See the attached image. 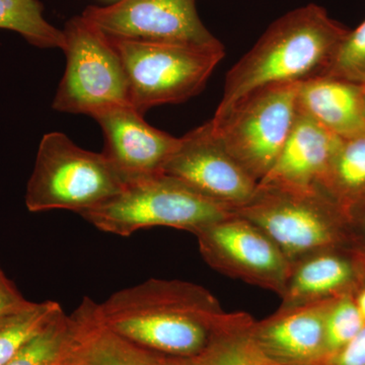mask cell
Returning a JSON list of instances; mask_svg holds the SVG:
<instances>
[{
    "label": "cell",
    "instance_id": "ac0fdd59",
    "mask_svg": "<svg viewBox=\"0 0 365 365\" xmlns=\"http://www.w3.org/2000/svg\"><path fill=\"white\" fill-rule=\"evenodd\" d=\"M319 189L347 215L365 202V131L341 138Z\"/></svg>",
    "mask_w": 365,
    "mask_h": 365
},
{
    "label": "cell",
    "instance_id": "3957f363",
    "mask_svg": "<svg viewBox=\"0 0 365 365\" xmlns=\"http://www.w3.org/2000/svg\"><path fill=\"white\" fill-rule=\"evenodd\" d=\"M126 182L102 153L83 150L66 134L51 132L41 140L26 206L31 212L64 209L81 215L116 197Z\"/></svg>",
    "mask_w": 365,
    "mask_h": 365
},
{
    "label": "cell",
    "instance_id": "44dd1931",
    "mask_svg": "<svg viewBox=\"0 0 365 365\" xmlns=\"http://www.w3.org/2000/svg\"><path fill=\"white\" fill-rule=\"evenodd\" d=\"M72 335L71 314H59L6 365H61Z\"/></svg>",
    "mask_w": 365,
    "mask_h": 365
},
{
    "label": "cell",
    "instance_id": "d4e9b609",
    "mask_svg": "<svg viewBox=\"0 0 365 365\" xmlns=\"http://www.w3.org/2000/svg\"><path fill=\"white\" fill-rule=\"evenodd\" d=\"M326 365H365V326L359 335L333 355Z\"/></svg>",
    "mask_w": 365,
    "mask_h": 365
},
{
    "label": "cell",
    "instance_id": "7c38bea8",
    "mask_svg": "<svg viewBox=\"0 0 365 365\" xmlns=\"http://www.w3.org/2000/svg\"><path fill=\"white\" fill-rule=\"evenodd\" d=\"M105 137L103 155L127 182L163 172L179 138L158 130L129 105L93 115Z\"/></svg>",
    "mask_w": 365,
    "mask_h": 365
},
{
    "label": "cell",
    "instance_id": "52a82bcc",
    "mask_svg": "<svg viewBox=\"0 0 365 365\" xmlns=\"http://www.w3.org/2000/svg\"><path fill=\"white\" fill-rule=\"evenodd\" d=\"M299 83H282L255 91L222 117L213 129L235 162L259 182L279 157L299 114Z\"/></svg>",
    "mask_w": 365,
    "mask_h": 365
},
{
    "label": "cell",
    "instance_id": "603a6c76",
    "mask_svg": "<svg viewBox=\"0 0 365 365\" xmlns=\"http://www.w3.org/2000/svg\"><path fill=\"white\" fill-rule=\"evenodd\" d=\"M364 326V319L355 304L354 294L335 297L329 307L326 317L328 360L349 344Z\"/></svg>",
    "mask_w": 365,
    "mask_h": 365
},
{
    "label": "cell",
    "instance_id": "30bf717a",
    "mask_svg": "<svg viewBox=\"0 0 365 365\" xmlns=\"http://www.w3.org/2000/svg\"><path fill=\"white\" fill-rule=\"evenodd\" d=\"M81 16L111 39L215 48L223 46L199 18L196 0H118Z\"/></svg>",
    "mask_w": 365,
    "mask_h": 365
},
{
    "label": "cell",
    "instance_id": "ffe728a7",
    "mask_svg": "<svg viewBox=\"0 0 365 365\" xmlns=\"http://www.w3.org/2000/svg\"><path fill=\"white\" fill-rule=\"evenodd\" d=\"M0 29L20 34L38 48L63 49L66 44L63 31L46 20L39 0H0Z\"/></svg>",
    "mask_w": 365,
    "mask_h": 365
},
{
    "label": "cell",
    "instance_id": "4316f807",
    "mask_svg": "<svg viewBox=\"0 0 365 365\" xmlns=\"http://www.w3.org/2000/svg\"><path fill=\"white\" fill-rule=\"evenodd\" d=\"M348 218L350 244L365 258V202L350 210Z\"/></svg>",
    "mask_w": 365,
    "mask_h": 365
},
{
    "label": "cell",
    "instance_id": "9a60e30c",
    "mask_svg": "<svg viewBox=\"0 0 365 365\" xmlns=\"http://www.w3.org/2000/svg\"><path fill=\"white\" fill-rule=\"evenodd\" d=\"M365 284V258L352 246L324 250L292 265L280 307L355 294Z\"/></svg>",
    "mask_w": 365,
    "mask_h": 365
},
{
    "label": "cell",
    "instance_id": "7402d4cb",
    "mask_svg": "<svg viewBox=\"0 0 365 365\" xmlns=\"http://www.w3.org/2000/svg\"><path fill=\"white\" fill-rule=\"evenodd\" d=\"M252 324L218 340L202 354L189 359L186 365H285L257 346L250 334Z\"/></svg>",
    "mask_w": 365,
    "mask_h": 365
},
{
    "label": "cell",
    "instance_id": "8992f818",
    "mask_svg": "<svg viewBox=\"0 0 365 365\" xmlns=\"http://www.w3.org/2000/svg\"><path fill=\"white\" fill-rule=\"evenodd\" d=\"M109 39L123 64L129 105L143 115L157 106L180 104L195 97L225 57L223 46Z\"/></svg>",
    "mask_w": 365,
    "mask_h": 365
},
{
    "label": "cell",
    "instance_id": "5b68a950",
    "mask_svg": "<svg viewBox=\"0 0 365 365\" xmlns=\"http://www.w3.org/2000/svg\"><path fill=\"white\" fill-rule=\"evenodd\" d=\"M234 213L260 227L292 265L324 250L351 246L347 213L321 190L257 186Z\"/></svg>",
    "mask_w": 365,
    "mask_h": 365
},
{
    "label": "cell",
    "instance_id": "277c9868",
    "mask_svg": "<svg viewBox=\"0 0 365 365\" xmlns=\"http://www.w3.org/2000/svg\"><path fill=\"white\" fill-rule=\"evenodd\" d=\"M232 213L234 209L158 173L130 180L116 197L81 216L102 232L130 237L143 228L155 227L194 234Z\"/></svg>",
    "mask_w": 365,
    "mask_h": 365
},
{
    "label": "cell",
    "instance_id": "f1b7e54d",
    "mask_svg": "<svg viewBox=\"0 0 365 365\" xmlns=\"http://www.w3.org/2000/svg\"><path fill=\"white\" fill-rule=\"evenodd\" d=\"M362 86V101H364V116H365V83Z\"/></svg>",
    "mask_w": 365,
    "mask_h": 365
},
{
    "label": "cell",
    "instance_id": "d6986e66",
    "mask_svg": "<svg viewBox=\"0 0 365 365\" xmlns=\"http://www.w3.org/2000/svg\"><path fill=\"white\" fill-rule=\"evenodd\" d=\"M63 312L58 302L46 300L31 302L23 309L0 317V365H6Z\"/></svg>",
    "mask_w": 365,
    "mask_h": 365
},
{
    "label": "cell",
    "instance_id": "9c48e42d",
    "mask_svg": "<svg viewBox=\"0 0 365 365\" xmlns=\"http://www.w3.org/2000/svg\"><path fill=\"white\" fill-rule=\"evenodd\" d=\"M194 235L201 256L211 268L282 294L292 264L260 227L232 213Z\"/></svg>",
    "mask_w": 365,
    "mask_h": 365
},
{
    "label": "cell",
    "instance_id": "cb8c5ba5",
    "mask_svg": "<svg viewBox=\"0 0 365 365\" xmlns=\"http://www.w3.org/2000/svg\"><path fill=\"white\" fill-rule=\"evenodd\" d=\"M324 76L365 83V20L346 34Z\"/></svg>",
    "mask_w": 365,
    "mask_h": 365
},
{
    "label": "cell",
    "instance_id": "5bb4252c",
    "mask_svg": "<svg viewBox=\"0 0 365 365\" xmlns=\"http://www.w3.org/2000/svg\"><path fill=\"white\" fill-rule=\"evenodd\" d=\"M72 335L61 365H186L132 342L106 325L98 304L85 297L71 314Z\"/></svg>",
    "mask_w": 365,
    "mask_h": 365
},
{
    "label": "cell",
    "instance_id": "e0dca14e",
    "mask_svg": "<svg viewBox=\"0 0 365 365\" xmlns=\"http://www.w3.org/2000/svg\"><path fill=\"white\" fill-rule=\"evenodd\" d=\"M297 108L334 135L346 138L365 131L362 86L319 76L300 83Z\"/></svg>",
    "mask_w": 365,
    "mask_h": 365
},
{
    "label": "cell",
    "instance_id": "7a4b0ae2",
    "mask_svg": "<svg viewBox=\"0 0 365 365\" xmlns=\"http://www.w3.org/2000/svg\"><path fill=\"white\" fill-rule=\"evenodd\" d=\"M348 31L317 4L281 16L227 72L215 117L255 91L324 76Z\"/></svg>",
    "mask_w": 365,
    "mask_h": 365
},
{
    "label": "cell",
    "instance_id": "6da1fadb",
    "mask_svg": "<svg viewBox=\"0 0 365 365\" xmlns=\"http://www.w3.org/2000/svg\"><path fill=\"white\" fill-rule=\"evenodd\" d=\"M98 311L106 325L132 342L184 359L254 322L246 313H227L201 285L153 278L115 292Z\"/></svg>",
    "mask_w": 365,
    "mask_h": 365
},
{
    "label": "cell",
    "instance_id": "f546056e",
    "mask_svg": "<svg viewBox=\"0 0 365 365\" xmlns=\"http://www.w3.org/2000/svg\"><path fill=\"white\" fill-rule=\"evenodd\" d=\"M0 271H1V269H0Z\"/></svg>",
    "mask_w": 365,
    "mask_h": 365
},
{
    "label": "cell",
    "instance_id": "2e32d148",
    "mask_svg": "<svg viewBox=\"0 0 365 365\" xmlns=\"http://www.w3.org/2000/svg\"><path fill=\"white\" fill-rule=\"evenodd\" d=\"M340 140L299 111L279 157L258 186L292 191L319 190Z\"/></svg>",
    "mask_w": 365,
    "mask_h": 365
},
{
    "label": "cell",
    "instance_id": "83f0119b",
    "mask_svg": "<svg viewBox=\"0 0 365 365\" xmlns=\"http://www.w3.org/2000/svg\"><path fill=\"white\" fill-rule=\"evenodd\" d=\"M355 304L365 322V284L354 294Z\"/></svg>",
    "mask_w": 365,
    "mask_h": 365
},
{
    "label": "cell",
    "instance_id": "484cf974",
    "mask_svg": "<svg viewBox=\"0 0 365 365\" xmlns=\"http://www.w3.org/2000/svg\"><path fill=\"white\" fill-rule=\"evenodd\" d=\"M30 304V300L21 294L13 281L0 271V317L23 309Z\"/></svg>",
    "mask_w": 365,
    "mask_h": 365
},
{
    "label": "cell",
    "instance_id": "4fadbf2b",
    "mask_svg": "<svg viewBox=\"0 0 365 365\" xmlns=\"http://www.w3.org/2000/svg\"><path fill=\"white\" fill-rule=\"evenodd\" d=\"M334 299L302 306L279 307L250 328L257 346L285 365H326V317Z\"/></svg>",
    "mask_w": 365,
    "mask_h": 365
},
{
    "label": "cell",
    "instance_id": "ba28073f",
    "mask_svg": "<svg viewBox=\"0 0 365 365\" xmlns=\"http://www.w3.org/2000/svg\"><path fill=\"white\" fill-rule=\"evenodd\" d=\"M63 34L66 68L54 110L93 117L106 108L129 105L126 74L111 40L83 16L71 19Z\"/></svg>",
    "mask_w": 365,
    "mask_h": 365
},
{
    "label": "cell",
    "instance_id": "8fae6325",
    "mask_svg": "<svg viewBox=\"0 0 365 365\" xmlns=\"http://www.w3.org/2000/svg\"><path fill=\"white\" fill-rule=\"evenodd\" d=\"M162 173L234 210L248 203L258 186L225 150L211 120L180 137Z\"/></svg>",
    "mask_w": 365,
    "mask_h": 365
}]
</instances>
